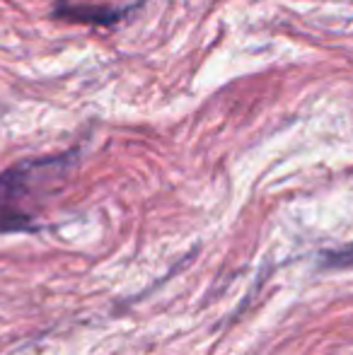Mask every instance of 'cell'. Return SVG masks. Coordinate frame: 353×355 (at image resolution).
<instances>
[{
  "label": "cell",
  "mask_w": 353,
  "mask_h": 355,
  "mask_svg": "<svg viewBox=\"0 0 353 355\" xmlns=\"http://www.w3.org/2000/svg\"><path fill=\"white\" fill-rule=\"evenodd\" d=\"M76 150L17 162L0 174V234L37 227V215L49 193L76 162Z\"/></svg>",
  "instance_id": "cell-1"
},
{
  "label": "cell",
  "mask_w": 353,
  "mask_h": 355,
  "mask_svg": "<svg viewBox=\"0 0 353 355\" xmlns=\"http://www.w3.org/2000/svg\"><path fill=\"white\" fill-rule=\"evenodd\" d=\"M136 5L128 8H104V5H85V3H68V0H58L53 5V17L66 19V22L78 24H97V27H114L121 22Z\"/></svg>",
  "instance_id": "cell-2"
},
{
  "label": "cell",
  "mask_w": 353,
  "mask_h": 355,
  "mask_svg": "<svg viewBox=\"0 0 353 355\" xmlns=\"http://www.w3.org/2000/svg\"><path fill=\"white\" fill-rule=\"evenodd\" d=\"M327 261H336V263H351L353 261V247L339 249V252L327 254Z\"/></svg>",
  "instance_id": "cell-3"
}]
</instances>
